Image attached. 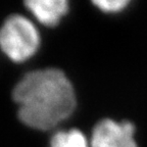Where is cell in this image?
<instances>
[{
	"label": "cell",
	"mask_w": 147,
	"mask_h": 147,
	"mask_svg": "<svg viewBox=\"0 0 147 147\" xmlns=\"http://www.w3.org/2000/svg\"><path fill=\"white\" fill-rule=\"evenodd\" d=\"M18 122L34 132L55 131L77 106L71 81L56 67H34L24 73L10 89Z\"/></svg>",
	"instance_id": "obj_1"
},
{
	"label": "cell",
	"mask_w": 147,
	"mask_h": 147,
	"mask_svg": "<svg viewBox=\"0 0 147 147\" xmlns=\"http://www.w3.org/2000/svg\"><path fill=\"white\" fill-rule=\"evenodd\" d=\"M41 48L39 26L27 13L10 12L0 23V52L11 63L30 61Z\"/></svg>",
	"instance_id": "obj_2"
},
{
	"label": "cell",
	"mask_w": 147,
	"mask_h": 147,
	"mask_svg": "<svg viewBox=\"0 0 147 147\" xmlns=\"http://www.w3.org/2000/svg\"><path fill=\"white\" fill-rule=\"evenodd\" d=\"M134 132L135 128L130 122L103 119L93 129L90 144L91 147H137Z\"/></svg>",
	"instance_id": "obj_3"
},
{
	"label": "cell",
	"mask_w": 147,
	"mask_h": 147,
	"mask_svg": "<svg viewBox=\"0 0 147 147\" xmlns=\"http://www.w3.org/2000/svg\"><path fill=\"white\" fill-rule=\"evenodd\" d=\"M23 7L39 27L53 29L67 14L69 3L67 0H26Z\"/></svg>",
	"instance_id": "obj_4"
},
{
	"label": "cell",
	"mask_w": 147,
	"mask_h": 147,
	"mask_svg": "<svg viewBox=\"0 0 147 147\" xmlns=\"http://www.w3.org/2000/svg\"><path fill=\"white\" fill-rule=\"evenodd\" d=\"M47 147H89L86 136L79 129L55 130L51 134Z\"/></svg>",
	"instance_id": "obj_5"
},
{
	"label": "cell",
	"mask_w": 147,
	"mask_h": 147,
	"mask_svg": "<svg viewBox=\"0 0 147 147\" xmlns=\"http://www.w3.org/2000/svg\"><path fill=\"white\" fill-rule=\"evenodd\" d=\"M129 1L127 0H99L93 1L99 9L105 12H117L122 10L126 5H128Z\"/></svg>",
	"instance_id": "obj_6"
}]
</instances>
